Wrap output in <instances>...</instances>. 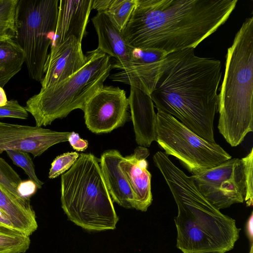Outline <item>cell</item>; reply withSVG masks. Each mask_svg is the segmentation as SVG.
Returning a JSON list of instances; mask_svg holds the SVG:
<instances>
[{"label": "cell", "instance_id": "cell-1", "mask_svg": "<svg viewBox=\"0 0 253 253\" xmlns=\"http://www.w3.org/2000/svg\"><path fill=\"white\" fill-rule=\"evenodd\" d=\"M237 0H137L122 34L135 48H195L225 22Z\"/></svg>", "mask_w": 253, "mask_h": 253}, {"label": "cell", "instance_id": "cell-2", "mask_svg": "<svg viewBox=\"0 0 253 253\" xmlns=\"http://www.w3.org/2000/svg\"><path fill=\"white\" fill-rule=\"evenodd\" d=\"M221 69L220 60L196 56L194 48L171 52L163 61L149 95L157 110L215 143L213 122Z\"/></svg>", "mask_w": 253, "mask_h": 253}, {"label": "cell", "instance_id": "cell-3", "mask_svg": "<svg viewBox=\"0 0 253 253\" xmlns=\"http://www.w3.org/2000/svg\"><path fill=\"white\" fill-rule=\"evenodd\" d=\"M153 159L177 207L176 247L183 253H226L233 249L240 231L235 220L211 205L165 153L158 151Z\"/></svg>", "mask_w": 253, "mask_h": 253}, {"label": "cell", "instance_id": "cell-4", "mask_svg": "<svg viewBox=\"0 0 253 253\" xmlns=\"http://www.w3.org/2000/svg\"><path fill=\"white\" fill-rule=\"evenodd\" d=\"M218 95V129L232 147L253 130V17L247 18L227 49Z\"/></svg>", "mask_w": 253, "mask_h": 253}, {"label": "cell", "instance_id": "cell-5", "mask_svg": "<svg viewBox=\"0 0 253 253\" xmlns=\"http://www.w3.org/2000/svg\"><path fill=\"white\" fill-rule=\"evenodd\" d=\"M99 162L82 153L61 177L62 208L69 220L90 231L114 230L119 220Z\"/></svg>", "mask_w": 253, "mask_h": 253}, {"label": "cell", "instance_id": "cell-6", "mask_svg": "<svg viewBox=\"0 0 253 253\" xmlns=\"http://www.w3.org/2000/svg\"><path fill=\"white\" fill-rule=\"evenodd\" d=\"M87 61L78 71L30 97L25 107L36 126L50 125L77 109L83 111L87 101L100 88L110 74L111 57L97 48L87 52Z\"/></svg>", "mask_w": 253, "mask_h": 253}, {"label": "cell", "instance_id": "cell-7", "mask_svg": "<svg viewBox=\"0 0 253 253\" xmlns=\"http://www.w3.org/2000/svg\"><path fill=\"white\" fill-rule=\"evenodd\" d=\"M58 0H18L14 41L25 54L30 78L41 82L56 30Z\"/></svg>", "mask_w": 253, "mask_h": 253}, {"label": "cell", "instance_id": "cell-8", "mask_svg": "<svg viewBox=\"0 0 253 253\" xmlns=\"http://www.w3.org/2000/svg\"><path fill=\"white\" fill-rule=\"evenodd\" d=\"M156 141L165 154L176 158L197 174L231 159L221 146L198 136L170 115L157 110Z\"/></svg>", "mask_w": 253, "mask_h": 253}, {"label": "cell", "instance_id": "cell-9", "mask_svg": "<svg viewBox=\"0 0 253 253\" xmlns=\"http://www.w3.org/2000/svg\"><path fill=\"white\" fill-rule=\"evenodd\" d=\"M190 177L201 194L219 210L244 201L245 185L241 159H230Z\"/></svg>", "mask_w": 253, "mask_h": 253}, {"label": "cell", "instance_id": "cell-10", "mask_svg": "<svg viewBox=\"0 0 253 253\" xmlns=\"http://www.w3.org/2000/svg\"><path fill=\"white\" fill-rule=\"evenodd\" d=\"M126 91L119 87L103 86L86 102L83 111L87 127L99 134L123 126L130 118Z\"/></svg>", "mask_w": 253, "mask_h": 253}, {"label": "cell", "instance_id": "cell-11", "mask_svg": "<svg viewBox=\"0 0 253 253\" xmlns=\"http://www.w3.org/2000/svg\"><path fill=\"white\" fill-rule=\"evenodd\" d=\"M71 133L0 122V154L19 150L38 157L52 146L68 141Z\"/></svg>", "mask_w": 253, "mask_h": 253}, {"label": "cell", "instance_id": "cell-12", "mask_svg": "<svg viewBox=\"0 0 253 253\" xmlns=\"http://www.w3.org/2000/svg\"><path fill=\"white\" fill-rule=\"evenodd\" d=\"M82 42L71 37L56 46H51L41 82V89L58 83L80 70L86 63Z\"/></svg>", "mask_w": 253, "mask_h": 253}, {"label": "cell", "instance_id": "cell-13", "mask_svg": "<svg viewBox=\"0 0 253 253\" xmlns=\"http://www.w3.org/2000/svg\"><path fill=\"white\" fill-rule=\"evenodd\" d=\"M149 154L147 148L138 146L133 154L124 157L119 165L133 195V208L142 211L147 210L153 200L151 174L146 160Z\"/></svg>", "mask_w": 253, "mask_h": 253}, {"label": "cell", "instance_id": "cell-14", "mask_svg": "<svg viewBox=\"0 0 253 253\" xmlns=\"http://www.w3.org/2000/svg\"><path fill=\"white\" fill-rule=\"evenodd\" d=\"M92 0L59 1L56 30L51 46H56L74 37L82 42L91 10Z\"/></svg>", "mask_w": 253, "mask_h": 253}, {"label": "cell", "instance_id": "cell-15", "mask_svg": "<svg viewBox=\"0 0 253 253\" xmlns=\"http://www.w3.org/2000/svg\"><path fill=\"white\" fill-rule=\"evenodd\" d=\"M128 99L136 142L139 146L149 147L156 141L157 116L153 102L149 95L133 86H130Z\"/></svg>", "mask_w": 253, "mask_h": 253}, {"label": "cell", "instance_id": "cell-16", "mask_svg": "<svg viewBox=\"0 0 253 253\" xmlns=\"http://www.w3.org/2000/svg\"><path fill=\"white\" fill-rule=\"evenodd\" d=\"M124 157L115 149L105 151L101 156L100 167L112 201L125 208H133V197L120 167Z\"/></svg>", "mask_w": 253, "mask_h": 253}, {"label": "cell", "instance_id": "cell-17", "mask_svg": "<svg viewBox=\"0 0 253 253\" xmlns=\"http://www.w3.org/2000/svg\"><path fill=\"white\" fill-rule=\"evenodd\" d=\"M97 34V48L119 63L129 62L132 48L104 12H98L91 19Z\"/></svg>", "mask_w": 253, "mask_h": 253}, {"label": "cell", "instance_id": "cell-18", "mask_svg": "<svg viewBox=\"0 0 253 253\" xmlns=\"http://www.w3.org/2000/svg\"><path fill=\"white\" fill-rule=\"evenodd\" d=\"M0 211L18 231L30 236L37 229L30 199L15 196L0 184Z\"/></svg>", "mask_w": 253, "mask_h": 253}, {"label": "cell", "instance_id": "cell-19", "mask_svg": "<svg viewBox=\"0 0 253 253\" xmlns=\"http://www.w3.org/2000/svg\"><path fill=\"white\" fill-rule=\"evenodd\" d=\"M25 61L24 52L13 39L0 42V87L20 71Z\"/></svg>", "mask_w": 253, "mask_h": 253}, {"label": "cell", "instance_id": "cell-20", "mask_svg": "<svg viewBox=\"0 0 253 253\" xmlns=\"http://www.w3.org/2000/svg\"><path fill=\"white\" fill-rule=\"evenodd\" d=\"M30 243L28 235L15 229L0 227V253H25Z\"/></svg>", "mask_w": 253, "mask_h": 253}, {"label": "cell", "instance_id": "cell-21", "mask_svg": "<svg viewBox=\"0 0 253 253\" xmlns=\"http://www.w3.org/2000/svg\"><path fill=\"white\" fill-rule=\"evenodd\" d=\"M137 0H112L104 13L121 32L132 15Z\"/></svg>", "mask_w": 253, "mask_h": 253}, {"label": "cell", "instance_id": "cell-22", "mask_svg": "<svg viewBox=\"0 0 253 253\" xmlns=\"http://www.w3.org/2000/svg\"><path fill=\"white\" fill-rule=\"evenodd\" d=\"M17 2L18 0H0V42L14 39Z\"/></svg>", "mask_w": 253, "mask_h": 253}, {"label": "cell", "instance_id": "cell-23", "mask_svg": "<svg viewBox=\"0 0 253 253\" xmlns=\"http://www.w3.org/2000/svg\"><path fill=\"white\" fill-rule=\"evenodd\" d=\"M5 152L13 164L24 170L30 180L36 183L38 188H41L43 183L38 178L33 161L28 153L13 150Z\"/></svg>", "mask_w": 253, "mask_h": 253}, {"label": "cell", "instance_id": "cell-24", "mask_svg": "<svg viewBox=\"0 0 253 253\" xmlns=\"http://www.w3.org/2000/svg\"><path fill=\"white\" fill-rule=\"evenodd\" d=\"M22 181L18 173L0 157V184L15 196L22 198L17 191L18 185Z\"/></svg>", "mask_w": 253, "mask_h": 253}, {"label": "cell", "instance_id": "cell-25", "mask_svg": "<svg viewBox=\"0 0 253 253\" xmlns=\"http://www.w3.org/2000/svg\"><path fill=\"white\" fill-rule=\"evenodd\" d=\"M168 54L154 48H132L129 62L134 64H152L162 62Z\"/></svg>", "mask_w": 253, "mask_h": 253}, {"label": "cell", "instance_id": "cell-26", "mask_svg": "<svg viewBox=\"0 0 253 253\" xmlns=\"http://www.w3.org/2000/svg\"><path fill=\"white\" fill-rule=\"evenodd\" d=\"M243 167V172L245 185L244 201L246 205L251 207L253 204V148L245 157L241 159Z\"/></svg>", "mask_w": 253, "mask_h": 253}, {"label": "cell", "instance_id": "cell-27", "mask_svg": "<svg viewBox=\"0 0 253 253\" xmlns=\"http://www.w3.org/2000/svg\"><path fill=\"white\" fill-rule=\"evenodd\" d=\"M76 152H67L57 156L52 162L48 178L53 179L69 169L79 157Z\"/></svg>", "mask_w": 253, "mask_h": 253}, {"label": "cell", "instance_id": "cell-28", "mask_svg": "<svg viewBox=\"0 0 253 253\" xmlns=\"http://www.w3.org/2000/svg\"><path fill=\"white\" fill-rule=\"evenodd\" d=\"M28 115V112L25 107L20 105L16 100L7 101L5 105L0 107V118H13L26 119Z\"/></svg>", "mask_w": 253, "mask_h": 253}, {"label": "cell", "instance_id": "cell-29", "mask_svg": "<svg viewBox=\"0 0 253 253\" xmlns=\"http://www.w3.org/2000/svg\"><path fill=\"white\" fill-rule=\"evenodd\" d=\"M37 188L36 183L29 179L22 181L18 185L17 191L21 197L30 199L36 193Z\"/></svg>", "mask_w": 253, "mask_h": 253}, {"label": "cell", "instance_id": "cell-30", "mask_svg": "<svg viewBox=\"0 0 253 253\" xmlns=\"http://www.w3.org/2000/svg\"><path fill=\"white\" fill-rule=\"evenodd\" d=\"M68 141L74 150L79 152L86 150L88 145L87 140L80 138L79 134L74 131L71 132Z\"/></svg>", "mask_w": 253, "mask_h": 253}, {"label": "cell", "instance_id": "cell-31", "mask_svg": "<svg viewBox=\"0 0 253 253\" xmlns=\"http://www.w3.org/2000/svg\"><path fill=\"white\" fill-rule=\"evenodd\" d=\"M112 0H92L91 9L97 12H104L108 8Z\"/></svg>", "mask_w": 253, "mask_h": 253}, {"label": "cell", "instance_id": "cell-32", "mask_svg": "<svg viewBox=\"0 0 253 253\" xmlns=\"http://www.w3.org/2000/svg\"><path fill=\"white\" fill-rule=\"evenodd\" d=\"M253 214L252 212L250 216H249L246 226V231L247 235L251 242V244H253Z\"/></svg>", "mask_w": 253, "mask_h": 253}, {"label": "cell", "instance_id": "cell-33", "mask_svg": "<svg viewBox=\"0 0 253 253\" xmlns=\"http://www.w3.org/2000/svg\"><path fill=\"white\" fill-rule=\"evenodd\" d=\"M0 227H6V228H8L16 229L14 227V226L12 225V224L10 221V220L8 219V218L6 217V216L5 214H4L0 211Z\"/></svg>", "mask_w": 253, "mask_h": 253}, {"label": "cell", "instance_id": "cell-34", "mask_svg": "<svg viewBox=\"0 0 253 253\" xmlns=\"http://www.w3.org/2000/svg\"><path fill=\"white\" fill-rule=\"evenodd\" d=\"M7 101L6 95L3 88L0 87V107L5 105Z\"/></svg>", "mask_w": 253, "mask_h": 253}, {"label": "cell", "instance_id": "cell-35", "mask_svg": "<svg viewBox=\"0 0 253 253\" xmlns=\"http://www.w3.org/2000/svg\"><path fill=\"white\" fill-rule=\"evenodd\" d=\"M249 253H253V244H251Z\"/></svg>", "mask_w": 253, "mask_h": 253}]
</instances>
